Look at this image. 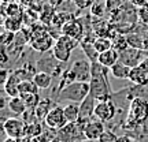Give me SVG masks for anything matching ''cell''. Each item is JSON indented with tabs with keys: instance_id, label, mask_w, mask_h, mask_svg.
<instances>
[{
	"instance_id": "8992f818",
	"label": "cell",
	"mask_w": 148,
	"mask_h": 142,
	"mask_svg": "<svg viewBox=\"0 0 148 142\" xmlns=\"http://www.w3.org/2000/svg\"><path fill=\"white\" fill-rule=\"evenodd\" d=\"M148 119V101L141 99V97H136L133 99L130 103V108H129V113H127V120L132 124H140L144 120Z\"/></svg>"
},
{
	"instance_id": "f1b7e54d",
	"label": "cell",
	"mask_w": 148,
	"mask_h": 142,
	"mask_svg": "<svg viewBox=\"0 0 148 142\" xmlns=\"http://www.w3.org/2000/svg\"><path fill=\"white\" fill-rule=\"evenodd\" d=\"M15 74L22 79V81H26V79H33V77L36 75V69H34V66L25 64V66H22V69L16 70Z\"/></svg>"
},
{
	"instance_id": "277c9868",
	"label": "cell",
	"mask_w": 148,
	"mask_h": 142,
	"mask_svg": "<svg viewBox=\"0 0 148 142\" xmlns=\"http://www.w3.org/2000/svg\"><path fill=\"white\" fill-rule=\"evenodd\" d=\"M85 122L78 120L73 123H67L64 127L58 130V141L59 142H81L86 139L84 134Z\"/></svg>"
},
{
	"instance_id": "8d00e7d4",
	"label": "cell",
	"mask_w": 148,
	"mask_h": 142,
	"mask_svg": "<svg viewBox=\"0 0 148 142\" xmlns=\"http://www.w3.org/2000/svg\"><path fill=\"white\" fill-rule=\"evenodd\" d=\"M14 34L15 33H12V32H7L5 30V33L3 34V37H1V44L3 45H8V44H11L12 42V40H14Z\"/></svg>"
},
{
	"instance_id": "d4e9b609",
	"label": "cell",
	"mask_w": 148,
	"mask_h": 142,
	"mask_svg": "<svg viewBox=\"0 0 148 142\" xmlns=\"http://www.w3.org/2000/svg\"><path fill=\"white\" fill-rule=\"evenodd\" d=\"M3 25L7 32L18 33L22 30V18L21 16H8Z\"/></svg>"
},
{
	"instance_id": "4fadbf2b",
	"label": "cell",
	"mask_w": 148,
	"mask_h": 142,
	"mask_svg": "<svg viewBox=\"0 0 148 142\" xmlns=\"http://www.w3.org/2000/svg\"><path fill=\"white\" fill-rule=\"evenodd\" d=\"M129 79L137 86H145L148 85V58L143 60L140 64L132 67Z\"/></svg>"
},
{
	"instance_id": "5bb4252c",
	"label": "cell",
	"mask_w": 148,
	"mask_h": 142,
	"mask_svg": "<svg viewBox=\"0 0 148 142\" xmlns=\"http://www.w3.org/2000/svg\"><path fill=\"white\" fill-rule=\"evenodd\" d=\"M106 131L104 128V123L99 119H90L86 122V124L84 127V134L85 138L88 141H99V138L101 137V134Z\"/></svg>"
},
{
	"instance_id": "7a4b0ae2",
	"label": "cell",
	"mask_w": 148,
	"mask_h": 142,
	"mask_svg": "<svg viewBox=\"0 0 148 142\" xmlns=\"http://www.w3.org/2000/svg\"><path fill=\"white\" fill-rule=\"evenodd\" d=\"M89 82H73L67 85L66 88L58 92V101H69V103H77L79 104L86 96L89 94Z\"/></svg>"
},
{
	"instance_id": "5b68a950",
	"label": "cell",
	"mask_w": 148,
	"mask_h": 142,
	"mask_svg": "<svg viewBox=\"0 0 148 142\" xmlns=\"http://www.w3.org/2000/svg\"><path fill=\"white\" fill-rule=\"evenodd\" d=\"M55 41L56 40H53V37L48 32H45L44 29H41V27H36L34 30H32L30 38H29L30 47L36 52L40 53L48 52L49 49H52L53 45H55Z\"/></svg>"
},
{
	"instance_id": "d590c367",
	"label": "cell",
	"mask_w": 148,
	"mask_h": 142,
	"mask_svg": "<svg viewBox=\"0 0 148 142\" xmlns=\"http://www.w3.org/2000/svg\"><path fill=\"white\" fill-rule=\"evenodd\" d=\"M93 1H95V0H74L75 5L78 7L79 10H85V8L90 7V5L93 4Z\"/></svg>"
},
{
	"instance_id": "e575fe53",
	"label": "cell",
	"mask_w": 148,
	"mask_h": 142,
	"mask_svg": "<svg viewBox=\"0 0 148 142\" xmlns=\"http://www.w3.org/2000/svg\"><path fill=\"white\" fill-rule=\"evenodd\" d=\"M138 18L140 21H143V23L148 25V4L143 5V7H138Z\"/></svg>"
},
{
	"instance_id": "603a6c76",
	"label": "cell",
	"mask_w": 148,
	"mask_h": 142,
	"mask_svg": "<svg viewBox=\"0 0 148 142\" xmlns=\"http://www.w3.org/2000/svg\"><path fill=\"white\" fill-rule=\"evenodd\" d=\"M63 111H64V115L67 118V122H69V123L78 122L79 104H77V103H67L66 105H63Z\"/></svg>"
},
{
	"instance_id": "ba28073f",
	"label": "cell",
	"mask_w": 148,
	"mask_h": 142,
	"mask_svg": "<svg viewBox=\"0 0 148 142\" xmlns=\"http://www.w3.org/2000/svg\"><path fill=\"white\" fill-rule=\"evenodd\" d=\"M26 122L19 118H10L3 123V130L7 134V137L11 138H25L26 137Z\"/></svg>"
},
{
	"instance_id": "e0dca14e",
	"label": "cell",
	"mask_w": 148,
	"mask_h": 142,
	"mask_svg": "<svg viewBox=\"0 0 148 142\" xmlns=\"http://www.w3.org/2000/svg\"><path fill=\"white\" fill-rule=\"evenodd\" d=\"M97 62L100 64H103L104 67H107V69H111L114 64L119 62V52L116 49H114V48H111V49L106 51V52L99 53Z\"/></svg>"
},
{
	"instance_id": "d6986e66",
	"label": "cell",
	"mask_w": 148,
	"mask_h": 142,
	"mask_svg": "<svg viewBox=\"0 0 148 142\" xmlns=\"http://www.w3.org/2000/svg\"><path fill=\"white\" fill-rule=\"evenodd\" d=\"M33 82L37 85L40 90H45L52 84V75L47 71H37L36 75L33 77Z\"/></svg>"
},
{
	"instance_id": "44dd1931",
	"label": "cell",
	"mask_w": 148,
	"mask_h": 142,
	"mask_svg": "<svg viewBox=\"0 0 148 142\" xmlns=\"http://www.w3.org/2000/svg\"><path fill=\"white\" fill-rule=\"evenodd\" d=\"M8 109L15 116H19V115H23L27 108L21 96H16V97H10V100H8Z\"/></svg>"
},
{
	"instance_id": "4dcf8cb0",
	"label": "cell",
	"mask_w": 148,
	"mask_h": 142,
	"mask_svg": "<svg viewBox=\"0 0 148 142\" xmlns=\"http://www.w3.org/2000/svg\"><path fill=\"white\" fill-rule=\"evenodd\" d=\"M112 44H114V49H116L119 53L129 48L127 37L125 34H115V37L112 38Z\"/></svg>"
},
{
	"instance_id": "1f68e13d",
	"label": "cell",
	"mask_w": 148,
	"mask_h": 142,
	"mask_svg": "<svg viewBox=\"0 0 148 142\" xmlns=\"http://www.w3.org/2000/svg\"><path fill=\"white\" fill-rule=\"evenodd\" d=\"M107 10V5H106V0H95L93 4L90 5V14L93 16H101L104 15V12Z\"/></svg>"
},
{
	"instance_id": "484cf974",
	"label": "cell",
	"mask_w": 148,
	"mask_h": 142,
	"mask_svg": "<svg viewBox=\"0 0 148 142\" xmlns=\"http://www.w3.org/2000/svg\"><path fill=\"white\" fill-rule=\"evenodd\" d=\"M44 131V127H42V122L36 120L33 123H29L26 127V137H32V138H38Z\"/></svg>"
},
{
	"instance_id": "836d02e7",
	"label": "cell",
	"mask_w": 148,
	"mask_h": 142,
	"mask_svg": "<svg viewBox=\"0 0 148 142\" xmlns=\"http://www.w3.org/2000/svg\"><path fill=\"white\" fill-rule=\"evenodd\" d=\"M21 8L18 4L12 3V4L8 5V8H7V15L8 16H21Z\"/></svg>"
},
{
	"instance_id": "52a82bcc",
	"label": "cell",
	"mask_w": 148,
	"mask_h": 142,
	"mask_svg": "<svg viewBox=\"0 0 148 142\" xmlns=\"http://www.w3.org/2000/svg\"><path fill=\"white\" fill-rule=\"evenodd\" d=\"M70 74V78L73 82H89L92 73H90V62L89 60H75L70 69H67Z\"/></svg>"
},
{
	"instance_id": "7c38bea8",
	"label": "cell",
	"mask_w": 148,
	"mask_h": 142,
	"mask_svg": "<svg viewBox=\"0 0 148 142\" xmlns=\"http://www.w3.org/2000/svg\"><path fill=\"white\" fill-rule=\"evenodd\" d=\"M145 53L147 52H144L143 49H136V48L129 47L127 49H125L123 52L119 53V62L127 64V66H130V67H134V66L140 64L143 60L147 59Z\"/></svg>"
},
{
	"instance_id": "74e56055",
	"label": "cell",
	"mask_w": 148,
	"mask_h": 142,
	"mask_svg": "<svg viewBox=\"0 0 148 142\" xmlns=\"http://www.w3.org/2000/svg\"><path fill=\"white\" fill-rule=\"evenodd\" d=\"M132 3L136 5V7H143V5H147L148 4L147 0H132Z\"/></svg>"
},
{
	"instance_id": "f546056e",
	"label": "cell",
	"mask_w": 148,
	"mask_h": 142,
	"mask_svg": "<svg viewBox=\"0 0 148 142\" xmlns=\"http://www.w3.org/2000/svg\"><path fill=\"white\" fill-rule=\"evenodd\" d=\"M25 105H26L27 109H36V107L38 105V103L41 101L40 99V94L38 93H30V94H23L21 96Z\"/></svg>"
},
{
	"instance_id": "9a60e30c",
	"label": "cell",
	"mask_w": 148,
	"mask_h": 142,
	"mask_svg": "<svg viewBox=\"0 0 148 142\" xmlns=\"http://www.w3.org/2000/svg\"><path fill=\"white\" fill-rule=\"evenodd\" d=\"M95 107L96 100L90 94H88L84 100L79 103V119L78 120L86 122L92 119V116H95Z\"/></svg>"
},
{
	"instance_id": "f35d334b",
	"label": "cell",
	"mask_w": 148,
	"mask_h": 142,
	"mask_svg": "<svg viewBox=\"0 0 148 142\" xmlns=\"http://www.w3.org/2000/svg\"><path fill=\"white\" fill-rule=\"evenodd\" d=\"M4 142H23V138H11V137H7Z\"/></svg>"
},
{
	"instance_id": "ab89813d",
	"label": "cell",
	"mask_w": 148,
	"mask_h": 142,
	"mask_svg": "<svg viewBox=\"0 0 148 142\" xmlns=\"http://www.w3.org/2000/svg\"><path fill=\"white\" fill-rule=\"evenodd\" d=\"M23 142H40V139L38 138H32V137H25Z\"/></svg>"
},
{
	"instance_id": "ffe728a7",
	"label": "cell",
	"mask_w": 148,
	"mask_h": 142,
	"mask_svg": "<svg viewBox=\"0 0 148 142\" xmlns=\"http://www.w3.org/2000/svg\"><path fill=\"white\" fill-rule=\"evenodd\" d=\"M110 71H111V74L118 79H129L132 67L127 66V64H125V63H122V62H118V63H115L112 67H111Z\"/></svg>"
},
{
	"instance_id": "3957f363",
	"label": "cell",
	"mask_w": 148,
	"mask_h": 142,
	"mask_svg": "<svg viewBox=\"0 0 148 142\" xmlns=\"http://www.w3.org/2000/svg\"><path fill=\"white\" fill-rule=\"evenodd\" d=\"M77 45H79V41L74 40L71 37L64 36V34H60L56 38L55 45L52 48V56L59 63H66V62H69L70 55L77 48Z\"/></svg>"
},
{
	"instance_id": "2e32d148",
	"label": "cell",
	"mask_w": 148,
	"mask_h": 142,
	"mask_svg": "<svg viewBox=\"0 0 148 142\" xmlns=\"http://www.w3.org/2000/svg\"><path fill=\"white\" fill-rule=\"evenodd\" d=\"M21 82H22V79L16 75L15 71L10 73L7 81L3 84L4 85L5 94L8 96V97H16V96H19V85H21Z\"/></svg>"
},
{
	"instance_id": "cb8c5ba5",
	"label": "cell",
	"mask_w": 148,
	"mask_h": 142,
	"mask_svg": "<svg viewBox=\"0 0 148 142\" xmlns=\"http://www.w3.org/2000/svg\"><path fill=\"white\" fill-rule=\"evenodd\" d=\"M93 45H95V49L97 51V53L106 52L111 48H114V44H112V38L110 37H101L97 36L93 41Z\"/></svg>"
},
{
	"instance_id": "4316f807",
	"label": "cell",
	"mask_w": 148,
	"mask_h": 142,
	"mask_svg": "<svg viewBox=\"0 0 148 142\" xmlns=\"http://www.w3.org/2000/svg\"><path fill=\"white\" fill-rule=\"evenodd\" d=\"M127 37V42H129V47L130 48H136V49H145V40L143 37L137 34V33H130L126 34Z\"/></svg>"
},
{
	"instance_id": "7402d4cb",
	"label": "cell",
	"mask_w": 148,
	"mask_h": 142,
	"mask_svg": "<svg viewBox=\"0 0 148 142\" xmlns=\"http://www.w3.org/2000/svg\"><path fill=\"white\" fill-rule=\"evenodd\" d=\"M52 101L49 100V99H41V101L38 103V105L36 107V109H34V112H36V116L37 119L40 122H44L45 120V118H47L48 112L52 109Z\"/></svg>"
},
{
	"instance_id": "d6a6232c",
	"label": "cell",
	"mask_w": 148,
	"mask_h": 142,
	"mask_svg": "<svg viewBox=\"0 0 148 142\" xmlns=\"http://www.w3.org/2000/svg\"><path fill=\"white\" fill-rule=\"evenodd\" d=\"M118 139H119V138L116 137L112 131L106 130V131L101 134V137L99 138V142H118Z\"/></svg>"
},
{
	"instance_id": "6da1fadb",
	"label": "cell",
	"mask_w": 148,
	"mask_h": 142,
	"mask_svg": "<svg viewBox=\"0 0 148 142\" xmlns=\"http://www.w3.org/2000/svg\"><path fill=\"white\" fill-rule=\"evenodd\" d=\"M90 77L89 81V94L96 101H104L111 99V88L108 82V73H111L110 69L104 67L99 62L90 63Z\"/></svg>"
},
{
	"instance_id": "83f0119b",
	"label": "cell",
	"mask_w": 148,
	"mask_h": 142,
	"mask_svg": "<svg viewBox=\"0 0 148 142\" xmlns=\"http://www.w3.org/2000/svg\"><path fill=\"white\" fill-rule=\"evenodd\" d=\"M38 88L37 85L33 82V79H26V81H22L19 85V96L23 94H30V93H38Z\"/></svg>"
},
{
	"instance_id": "30bf717a",
	"label": "cell",
	"mask_w": 148,
	"mask_h": 142,
	"mask_svg": "<svg viewBox=\"0 0 148 142\" xmlns=\"http://www.w3.org/2000/svg\"><path fill=\"white\" fill-rule=\"evenodd\" d=\"M115 113H116V108L111 100L96 101V107H95L96 119H99L103 123H106V122L112 120L115 118Z\"/></svg>"
},
{
	"instance_id": "b9f144b4",
	"label": "cell",
	"mask_w": 148,
	"mask_h": 142,
	"mask_svg": "<svg viewBox=\"0 0 148 142\" xmlns=\"http://www.w3.org/2000/svg\"><path fill=\"white\" fill-rule=\"evenodd\" d=\"M147 1H148V0H147Z\"/></svg>"
},
{
	"instance_id": "8fae6325",
	"label": "cell",
	"mask_w": 148,
	"mask_h": 142,
	"mask_svg": "<svg viewBox=\"0 0 148 142\" xmlns=\"http://www.w3.org/2000/svg\"><path fill=\"white\" fill-rule=\"evenodd\" d=\"M60 32L62 34L67 37H71L74 40H77V41L81 42V40L85 37V33H84V25H82V22L81 19L78 18H71L69 22H66L62 29H60Z\"/></svg>"
},
{
	"instance_id": "9c48e42d",
	"label": "cell",
	"mask_w": 148,
	"mask_h": 142,
	"mask_svg": "<svg viewBox=\"0 0 148 142\" xmlns=\"http://www.w3.org/2000/svg\"><path fill=\"white\" fill-rule=\"evenodd\" d=\"M45 126L49 127V128H53V130H60L62 127H64L69 122H67V118L64 115L63 107H60L59 104L52 107V109L48 112L47 118H45Z\"/></svg>"
},
{
	"instance_id": "ac0fdd59",
	"label": "cell",
	"mask_w": 148,
	"mask_h": 142,
	"mask_svg": "<svg viewBox=\"0 0 148 142\" xmlns=\"http://www.w3.org/2000/svg\"><path fill=\"white\" fill-rule=\"evenodd\" d=\"M93 41H95V38L92 40V38H88V36H85L84 38L81 40V42H79V45H81V48H82V51L86 53V56H88L90 63L97 62V58H99V53H97V51L95 49Z\"/></svg>"
},
{
	"instance_id": "60d3db41",
	"label": "cell",
	"mask_w": 148,
	"mask_h": 142,
	"mask_svg": "<svg viewBox=\"0 0 148 142\" xmlns=\"http://www.w3.org/2000/svg\"><path fill=\"white\" fill-rule=\"evenodd\" d=\"M55 142H59V141H55Z\"/></svg>"
}]
</instances>
